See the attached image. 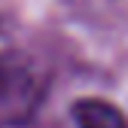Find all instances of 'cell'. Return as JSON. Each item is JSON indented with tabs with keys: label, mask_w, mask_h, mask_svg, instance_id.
Masks as SVG:
<instances>
[{
	"label": "cell",
	"mask_w": 128,
	"mask_h": 128,
	"mask_svg": "<svg viewBox=\"0 0 128 128\" xmlns=\"http://www.w3.org/2000/svg\"><path fill=\"white\" fill-rule=\"evenodd\" d=\"M49 73L40 61L22 52H0V128L34 119L46 98Z\"/></svg>",
	"instance_id": "obj_1"
},
{
	"label": "cell",
	"mask_w": 128,
	"mask_h": 128,
	"mask_svg": "<svg viewBox=\"0 0 128 128\" xmlns=\"http://www.w3.org/2000/svg\"><path fill=\"white\" fill-rule=\"evenodd\" d=\"M73 119L79 128H128L119 107L101 98H82L73 104Z\"/></svg>",
	"instance_id": "obj_2"
}]
</instances>
